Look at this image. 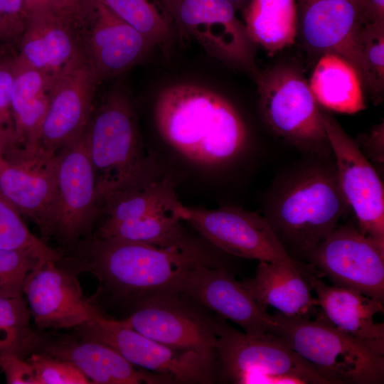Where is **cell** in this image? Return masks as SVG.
<instances>
[{"label":"cell","instance_id":"cell-17","mask_svg":"<svg viewBox=\"0 0 384 384\" xmlns=\"http://www.w3.org/2000/svg\"><path fill=\"white\" fill-rule=\"evenodd\" d=\"M76 28L81 50L100 82L129 70L154 46L97 0L88 1Z\"/></svg>","mask_w":384,"mask_h":384},{"label":"cell","instance_id":"cell-36","mask_svg":"<svg viewBox=\"0 0 384 384\" xmlns=\"http://www.w3.org/2000/svg\"><path fill=\"white\" fill-rule=\"evenodd\" d=\"M26 361L32 366L37 384H87L90 380L72 363L43 353H33Z\"/></svg>","mask_w":384,"mask_h":384},{"label":"cell","instance_id":"cell-13","mask_svg":"<svg viewBox=\"0 0 384 384\" xmlns=\"http://www.w3.org/2000/svg\"><path fill=\"white\" fill-rule=\"evenodd\" d=\"M22 292L35 325L44 329H78L102 315L85 297L77 274L58 261L42 262L24 279Z\"/></svg>","mask_w":384,"mask_h":384},{"label":"cell","instance_id":"cell-32","mask_svg":"<svg viewBox=\"0 0 384 384\" xmlns=\"http://www.w3.org/2000/svg\"><path fill=\"white\" fill-rule=\"evenodd\" d=\"M0 248L27 252L43 262L58 261L63 256L29 230L21 213L1 193Z\"/></svg>","mask_w":384,"mask_h":384},{"label":"cell","instance_id":"cell-41","mask_svg":"<svg viewBox=\"0 0 384 384\" xmlns=\"http://www.w3.org/2000/svg\"><path fill=\"white\" fill-rule=\"evenodd\" d=\"M358 6L363 23H384V0H358Z\"/></svg>","mask_w":384,"mask_h":384},{"label":"cell","instance_id":"cell-44","mask_svg":"<svg viewBox=\"0 0 384 384\" xmlns=\"http://www.w3.org/2000/svg\"><path fill=\"white\" fill-rule=\"evenodd\" d=\"M229 1L235 9H244V8L247 5L250 0H227Z\"/></svg>","mask_w":384,"mask_h":384},{"label":"cell","instance_id":"cell-7","mask_svg":"<svg viewBox=\"0 0 384 384\" xmlns=\"http://www.w3.org/2000/svg\"><path fill=\"white\" fill-rule=\"evenodd\" d=\"M256 80L262 116L275 134L302 151L321 158L332 154L321 109L299 71L277 66Z\"/></svg>","mask_w":384,"mask_h":384},{"label":"cell","instance_id":"cell-38","mask_svg":"<svg viewBox=\"0 0 384 384\" xmlns=\"http://www.w3.org/2000/svg\"><path fill=\"white\" fill-rule=\"evenodd\" d=\"M0 368L9 384H37L32 366L16 355H6L0 358Z\"/></svg>","mask_w":384,"mask_h":384},{"label":"cell","instance_id":"cell-42","mask_svg":"<svg viewBox=\"0 0 384 384\" xmlns=\"http://www.w3.org/2000/svg\"><path fill=\"white\" fill-rule=\"evenodd\" d=\"M25 9L29 17L31 15L41 13H55L53 0H23Z\"/></svg>","mask_w":384,"mask_h":384},{"label":"cell","instance_id":"cell-8","mask_svg":"<svg viewBox=\"0 0 384 384\" xmlns=\"http://www.w3.org/2000/svg\"><path fill=\"white\" fill-rule=\"evenodd\" d=\"M75 330L79 336L112 347L132 365L166 376L174 383L211 384L218 381L215 352L171 348L104 314Z\"/></svg>","mask_w":384,"mask_h":384},{"label":"cell","instance_id":"cell-30","mask_svg":"<svg viewBox=\"0 0 384 384\" xmlns=\"http://www.w3.org/2000/svg\"><path fill=\"white\" fill-rule=\"evenodd\" d=\"M31 319L22 296L0 295V358L16 355L26 359L38 352L43 337L33 330Z\"/></svg>","mask_w":384,"mask_h":384},{"label":"cell","instance_id":"cell-22","mask_svg":"<svg viewBox=\"0 0 384 384\" xmlns=\"http://www.w3.org/2000/svg\"><path fill=\"white\" fill-rule=\"evenodd\" d=\"M299 266L323 315L341 331L384 354V324L374 320L383 312V302L351 289L329 285L306 263L299 262Z\"/></svg>","mask_w":384,"mask_h":384},{"label":"cell","instance_id":"cell-11","mask_svg":"<svg viewBox=\"0 0 384 384\" xmlns=\"http://www.w3.org/2000/svg\"><path fill=\"white\" fill-rule=\"evenodd\" d=\"M57 198L48 238L73 248L100 217L96 176L83 134L56 154Z\"/></svg>","mask_w":384,"mask_h":384},{"label":"cell","instance_id":"cell-6","mask_svg":"<svg viewBox=\"0 0 384 384\" xmlns=\"http://www.w3.org/2000/svg\"><path fill=\"white\" fill-rule=\"evenodd\" d=\"M218 381L234 384H327L316 369L279 338L252 336L215 318Z\"/></svg>","mask_w":384,"mask_h":384},{"label":"cell","instance_id":"cell-15","mask_svg":"<svg viewBox=\"0 0 384 384\" xmlns=\"http://www.w3.org/2000/svg\"><path fill=\"white\" fill-rule=\"evenodd\" d=\"M100 83L81 50L53 80L39 147L57 154L83 134L95 108Z\"/></svg>","mask_w":384,"mask_h":384},{"label":"cell","instance_id":"cell-28","mask_svg":"<svg viewBox=\"0 0 384 384\" xmlns=\"http://www.w3.org/2000/svg\"><path fill=\"white\" fill-rule=\"evenodd\" d=\"M178 202L173 181L167 176L157 177L107 199L100 206V215L106 216L102 223H115L173 212Z\"/></svg>","mask_w":384,"mask_h":384},{"label":"cell","instance_id":"cell-35","mask_svg":"<svg viewBox=\"0 0 384 384\" xmlns=\"http://www.w3.org/2000/svg\"><path fill=\"white\" fill-rule=\"evenodd\" d=\"M42 262L31 253L0 248V295L22 296L25 278Z\"/></svg>","mask_w":384,"mask_h":384},{"label":"cell","instance_id":"cell-4","mask_svg":"<svg viewBox=\"0 0 384 384\" xmlns=\"http://www.w3.org/2000/svg\"><path fill=\"white\" fill-rule=\"evenodd\" d=\"M83 137L95 173L100 207L115 194L158 177L153 175L133 105L123 88L114 87L103 96Z\"/></svg>","mask_w":384,"mask_h":384},{"label":"cell","instance_id":"cell-26","mask_svg":"<svg viewBox=\"0 0 384 384\" xmlns=\"http://www.w3.org/2000/svg\"><path fill=\"white\" fill-rule=\"evenodd\" d=\"M309 87L317 102L329 110L353 114L365 109L361 80L351 64L339 55L324 53Z\"/></svg>","mask_w":384,"mask_h":384},{"label":"cell","instance_id":"cell-23","mask_svg":"<svg viewBox=\"0 0 384 384\" xmlns=\"http://www.w3.org/2000/svg\"><path fill=\"white\" fill-rule=\"evenodd\" d=\"M81 51L77 28L55 13L28 17L19 41L18 57L55 79Z\"/></svg>","mask_w":384,"mask_h":384},{"label":"cell","instance_id":"cell-12","mask_svg":"<svg viewBox=\"0 0 384 384\" xmlns=\"http://www.w3.org/2000/svg\"><path fill=\"white\" fill-rule=\"evenodd\" d=\"M201 307L183 293H164L142 301L119 321L174 348L215 353V318Z\"/></svg>","mask_w":384,"mask_h":384},{"label":"cell","instance_id":"cell-46","mask_svg":"<svg viewBox=\"0 0 384 384\" xmlns=\"http://www.w3.org/2000/svg\"><path fill=\"white\" fill-rule=\"evenodd\" d=\"M351 1H353L356 2L357 4L358 2V0H351Z\"/></svg>","mask_w":384,"mask_h":384},{"label":"cell","instance_id":"cell-21","mask_svg":"<svg viewBox=\"0 0 384 384\" xmlns=\"http://www.w3.org/2000/svg\"><path fill=\"white\" fill-rule=\"evenodd\" d=\"M38 352L72 363L91 383H174L166 376L141 370L108 345L78 334L53 339L43 338Z\"/></svg>","mask_w":384,"mask_h":384},{"label":"cell","instance_id":"cell-37","mask_svg":"<svg viewBox=\"0 0 384 384\" xmlns=\"http://www.w3.org/2000/svg\"><path fill=\"white\" fill-rule=\"evenodd\" d=\"M28 19L23 0H0V43L19 41Z\"/></svg>","mask_w":384,"mask_h":384},{"label":"cell","instance_id":"cell-20","mask_svg":"<svg viewBox=\"0 0 384 384\" xmlns=\"http://www.w3.org/2000/svg\"><path fill=\"white\" fill-rule=\"evenodd\" d=\"M300 31L311 48L346 60L363 87L361 52L363 26L358 4L351 0H301Z\"/></svg>","mask_w":384,"mask_h":384},{"label":"cell","instance_id":"cell-31","mask_svg":"<svg viewBox=\"0 0 384 384\" xmlns=\"http://www.w3.org/2000/svg\"><path fill=\"white\" fill-rule=\"evenodd\" d=\"M140 32L151 44L163 45L170 35L171 19L151 0H97Z\"/></svg>","mask_w":384,"mask_h":384},{"label":"cell","instance_id":"cell-34","mask_svg":"<svg viewBox=\"0 0 384 384\" xmlns=\"http://www.w3.org/2000/svg\"><path fill=\"white\" fill-rule=\"evenodd\" d=\"M0 52V144L3 156L19 149L11 110L16 55Z\"/></svg>","mask_w":384,"mask_h":384},{"label":"cell","instance_id":"cell-19","mask_svg":"<svg viewBox=\"0 0 384 384\" xmlns=\"http://www.w3.org/2000/svg\"><path fill=\"white\" fill-rule=\"evenodd\" d=\"M178 292L235 323L250 336L267 334L271 321L267 307L257 302L223 266H196L183 277Z\"/></svg>","mask_w":384,"mask_h":384},{"label":"cell","instance_id":"cell-39","mask_svg":"<svg viewBox=\"0 0 384 384\" xmlns=\"http://www.w3.org/2000/svg\"><path fill=\"white\" fill-rule=\"evenodd\" d=\"M361 151L370 161L383 164L384 160L383 124L355 141Z\"/></svg>","mask_w":384,"mask_h":384},{"label":"cell","instance_id":"cell-1","mask_svg":"<svg viewBox=\"0 0 384 384\" xmlns=\"http://www.w3.org/2000/svg\"><path fill=\"white\" fill-rule=\"evenodd\" d=\"M59 262L75 274L88 272L106 292L134 307L150 297L178 292L183 277L196 266H221L198 245L160 247L142 242L90 235Z\"/></svg>","mask_w":384,"mask_h":384},{"label":"cell","instance_id":"cell-24","mask_svg":"<svg viewBox=\"0 0 384 384\" xmlns=\"http://www.w3.org/2000/svg\"><path fill=\"white\" fill-rule=\"evenodd\" d=\"M240 282L257 302L285 316L309 319L319 311L299 262L259 261L254 277Z\"/></svg>","mask_w":384,"mask_h":384},{"label":"cell","instance_id":"cell-29","mask_svg":"<svg viewBox=\"0 0 384 384\" xmlns=\"http://www.w3.org/2000/svg\"><path fill=\"white\" fill-rule=\"evenodd\" d=\"M180 219L173 212L136 220L104 224L95 235L142 242L160 247L188 248L196 245L183 233Z\"/></svg>","mask_w":384,"mask_h":384},{"label":"cell","instance_id":"cell-14","mask_svg":"<svg viewBox=\"0 0 384 384\" xmlns=\"http://www.w3.org/2000/svg\"><path fill=\"white\" fill-rule=\"evenodd\" d=\"M341 190L364 235L384 245V190L375 169L335 118L321 110Z\"/></svg>","mask_w":384,"mask_h":384},{"label":"cell","instance_id":"cell-10","mask_svg":"<svg viewBox=\"0 0 384 384\" xmlns=\"http://www.w3.org/2000/svg\"><path fill=\"white\" fill-rule=\"evenodd\" d=\"M174 213L228 254L258 261L298 262L287 252L264 215L235 206L191 208L180 201Z\"/></svg>","mask_w":384,"mask_h":384},{"label":"cell","instance_id":"cell-27","mask_svg":"<svg viewBox=\"0 0 384 384\" xmlns=\"http://www.w3.org/2000/svg\"><path fill=\"white\" fill-rule=\"evenodd\" d=\"M245 27L254 44L274 53L295 42V0H250L244 8Z\"/></svg>","mask_w":384,"mask_h":384},{"label":"cell","instance_id":"cell-18","mask_svg":"<svg viewBox=\"0 0 384 384\" xmlns=\"http://www.w3.org/2000/svg\"><path fill=\"white\" fill-rule=\"evenodd\" d=\"M227 0H176L171 19L213 57L255 73L254 43Z\"/></svg>","mask_w":384,"mask_h":384},{"label":"cell","instance_id":"cell-9","mask_svg":"<svg viewBox=\"0 0 384 384\" xmlns=\"http://www.w3.org/2000/svg\"><path fill=\"white\" fill-rule=\"evenodd\" d=\"M304 262L319 277L384 302V245L351 225H337Z\"/></svg>","mask_w":384,"mask_h":384},{"label":"cell","instance_id":"cell-5","mask_svg":"<svg viewBox=\"0 0 384 384\" xmlns=\"http://www.w3.org/2000/svg\"><path fill=\"white\" fill-rule=\"evenodd\" d=\"M267 334L311 363L327 384H381L384 354L334 326L319 311L314 319L271 314Z\"/></svg>","mask_w":384,"mask_h":384},{"label":"cell","instance_id":"cell-25","mask_svg":"<svg viewBox=\"0 0 384 384\" xmlns=\"http://www.w3.org/2000/svg\"><path fill=\"white\" fill-rule=\"evenodd\" d=\"M54 79L16 55L11 110L18 148H36Z\"/></svg>","mask_w":384,"mask_h":384},{"label":"cell","instance_id":"cell-40","mask_svg":"<svg viewBox=\"0 0 384 384\" xmlns=\"http://www.w3.org/2000/svg\"><path fill=\"white\" fill-rule=\"evenodd\" d=\"M57 14L77 28L88 0H53Z\"/></svg>","mask_w":384,"mask_h":384},{"label":"cell","instance_id":"cell-3","mask_svg":"<svg viewBox=\"0 0 384 384\" xmlns=\"http://www.w3.org/2000/svg\"><path fill=\"white\" fill-rule=\"evenodd\" d=\"M350 208L335 164L319 163L282 183L269 201L264 216L289 255L304 262Z\"/></svg>","mask_w":384,"mask_h":384},{"label":"cell","instance_id":"cell-43","mask_svg":"<svg viewBox=\"0 0 384 384\" xmlns=\"http://www.w3.org/2000/svg\"><path fill=\"white\" fill-rule=\"evenodd\" d=\"M161 3L171 19V14L175 4L176 0H160Z\"/></svg>","mask_w":384,"mask_h":384},{"label":"cell","instance_id":"cell-16","mask_svg":"<svg viewBox=\"0 0 384 384\" xmlns=\"http://www.w3.org/2000/svg\"><path fill=\"white\" fill-rule=\"evenodd\" d=\"M0 193L48 239L57 198L56 154L20 148L0 162Z\"/></svg>","mask_w":384,"mask_h":384},{"label":"cell","instance_id":"cell-2","mask_svg":"<svg viewBox=\"0 0 384 384\" xmlns=\"http://www.w3.org/2000/svg\"><path fill=\"white\" fill-rule=\"evenodd\" d=\"M154 114L162 138L198 164H229L247 144L245 124L235 107L218 93L197 85L177 84L162 90Z\"/></svg>","mask_w":384,"mask_h":384},{"label":"cell","instance_id":"cell-45","mask_svg":"<svg viewBox=\"0 0 384 384\" xmlns=\"http://www.w3.org/2000/svg\"><path fill=\"white\" fill-rule=\"evenodd\" d=\"M2 159H3L2 149H1V144H0V162L2 160Z\"/></svg>","mask_w":384,"mask_h":384},{"label":"cell","instance_id":"cell-33","mask_svg":"<svg viewBox=\"0 0 384 384\" xmlns=\"http://www.w3.org/2000/svg\"><path fill=\"white\" fill-rule=\"evenodd\" d=\"M363 87L375 104L383 99L384 88V23H364L361 33Z\"/></svg>","mask_w":384,"mask_h":384}]
</instances>
